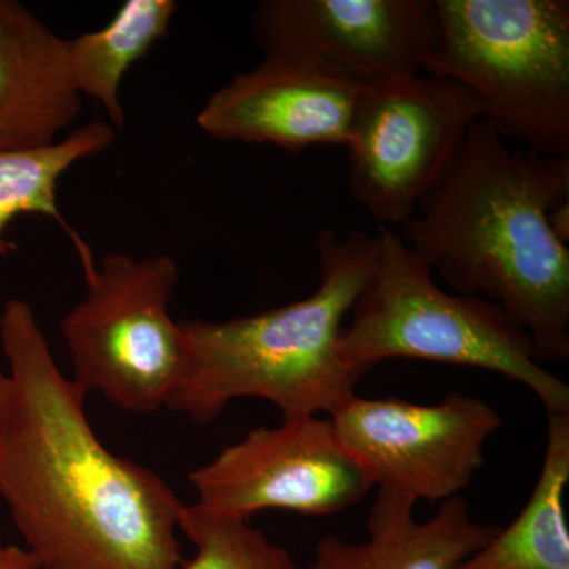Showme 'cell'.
<instances>
[{
    "mask_svg": "<svg viewBox=\"0 0 569 569\" xmlns=\"http://www.w3.org/2000/svg\"><path fill=\"white\" fill-rule=\"evenodd\" d=\"M9 399L0 498L40 569H179L183 507L156 471L110 451L28 301L0 313Z\"/></svg>",
    "mask_w": 569,
    "mask_h": 569,
    "instance_id": "obj_1",
    "label": "cell"
},
{
    "mask_svg": "<svg viewBox=\"0 0 569 569\" xmlns=\"http://www.w3.org/2000/svg\"><path fill=\"white\" fill-rule=\"evenodd\" d=\"M569 200V159L512 149L478 119L400 238L455 293L488 299L533 340L539 362L569 359V249L549 212Z\"/></svg>",
    "mask_w": 569,
    "mask_h": 569,
    "instance_id": "obj_2",
    "label": "cell"
},
{
    "mask_svg": "<svg viewBox=\"0 0 569 569\" xmlns=\"http://www.w3.org/2000/svg\"><path fill=\"white\" fill-rule=\"evenodd\" d=\"M318 284L291 305L233 320L181 321L187 366L167 408L211 425L228 403L257 397L283 419L332 415L361 380L340 355L343 321L372 272L377 236H317Z\"/></svg>",
    "mask_w": 569,
    "mask_h": 569,
    "instance_id": "obj_3",
    "label": "cell"
},
{
    "mask_svg": "<svg viewBox=\"0 0 569 569\" xmlns=\"http://www.w3.org/2000/svg\"><path fill=\"white\" fill-rule=\"evenodd\" d=\"M340 355L361 378L389 359L488 370L529 388L546 415L569 413V385L539 362L531 337L488 299L443 290L389 228L377 234L376 263L343 326Z\"/></svg>",
    "mask_w": 569,
    "mask_h": 569,
    "instance_id": "obj_4",
    "label": "cell"
},
{
    "mask_svg": "<svg viewBox=\"0 0 569 569\" xmlns=\"http://www.w3.org/2000/svg\"><path fill=\"white\" fill-rule=\"evenodd\" d=\"M422 71L466 86L505 140L569 159L568 0H433Z\"/></svg>",
    "mask_w": 569,
    "mask_h": 569,
    "instance_id": "obj_5",
    "label": "cell"
},
{
    "mask_svg": "<svg viewBox=\"0 0 569 569\" xmlns=\"http://www.w3.org/2000/svg\"><path fill=\"white\" fill-rule=\"evenodd\" d=\"M179 266L170 254L111 253L97 264L88 291L61 321L71 381L134 415L168 407L181 385L187 346L170 302Z\"/></svg>",
    "mask_w": 569,
    "mask_h": 569,
    "instance_id": "obj_6",
    "label": "cell"
},
{
    "mask_svg": "<svg viewBox=\"0 0 569 569\" xmlns=\"http://www.w3.org/2000/svg\"><path fill=\"white\" fill-rule=\"evenodd\" d=\"M481 118L477 96L448 78L419 73L365 86L346 146L351 198L378 222L402 227Z\"/></svg>",
    "mask_w": 569,
    "mask_h": 569,
    "instance_id": "obj_7",
    "label": "cell"
},
{
    "mask_svg": "<svg viewBox=\"0 0 569 569\" xmlns=\"http://www.w3.org/2000/svg\"><path fill=\"white\" fill-rule=\"evenodd\" d=\"M373 488L430 503L460 497L485 467V447L503 426L478 397L448 392L436 406L353 396L328 417Z\"/></svg>",
    "mask_w": 569,
    "mask_h": 569,
    "instance_id": "obj_8",
    "label": "cell"
},
{
    "mask_svg": "<svg viewBox=\"0 0 569 569\" xmlns=\"http://www.w3.org/2000/svg\"><path fill=\"white\" fill-rule=\"evenodd\" d=\"M189 481L198 507L244 520L264 509L339 515L373 488L340 443L331 419L320 417L258 427L193 470Z\"/></svg>",
    "mask_w": 569,
    "mask_h": 569,
    "instance_id": "obj_9",
    "label": "cell"
},
{
    "mask_svg": "<svg viewBox=\"0 0 569 569\" xmlns=\"http://www.w3.org/2000/svg\"><path fill=\"white\" fill-rule=\"evenodd\" d=\"M433 0H263L252 33L264 56L317 63L361 86L422 73Z\"/></svg>",
    "mask_w": 569,
    "mask_h": 569,
    "instance_id": "obj_10",
    "label": "cell"
},
{
    "mask_svg": "<svg viewBox=\"0 0 569 569\" xmlns=\"http://www.w3.org/2000/svg\"><path fill=\"white\" fill-rule=\"evenodd\" d=\"M362 88L317 63L264 56L212 93L197 123L219 141L276 146L288 152L313 146L346 148Z\"/></svg>",
    "mask_w": 569,
    "mask_h": 569,
    "instance_id": "obj_11",
    "label": "cell"
},
{
    "mask_svg": "<svg viewBox=\"0 0 569 569\" xmlns=\"http://www.w3.org/2000/svg\"><path fill=\"white\" fill-rule=\"evenodd\" d=\"M63 40L17 0H0V149L54 144L82 110Z\"/></svg>",
    "mask_w": 569,
    "mask_h": 569,
    "instance_id": "obj_12",
    "label": "cell"
},
{
    "mask_svg": "<svg viewBox=\"0 0 569 569\" xmlns=\"http://www.w3.org/2000/svg\"><path fill=\"white\" fill-rule=\"evenodd\" d=\"M415 505L411 498L378 489L366 541L326 537L307 569H458L501 529L475 522L462 497L440 503L426 522L415 519Z\"/></svg>",
    "mask_w": 569,
    "mask_h": 569,
    "instance_id": "obj_13",
    "label": "cell"
},
{
    "mask_svg": "<svg viewBox=\"0 0 569 569\" xmlns=\"http://www.w3.org/2000/svg\"><path fill=\"white\" fill-rule=\"evenodd\" d=\"M568 482L569 413L548 415L545 460L529 501L458 569H569Z\"/></svg>",
    "mask_w": 569,
    "mask_h": 569,
    "instance_id": "obj_14",
    "label": "cell"
},
{
    "mask_svg": "<svg viewBox=\"0 0 569 569\" xmlns=\"http://www.w3.org/2000/svg\"><path fill=\"white\" fill-rule=\"evenodd\" d=\"M116 141L110 123L93 121L74 130L54 144L39 149H0V258L10 257L17 246L7 231L17 217L26 213L50 217L69 236L89 279L96 271L91 247L70 227L58 203L62 176L73 164L99 156Z\"/></svg>",
    "mask_w": 569,
    "mask_h": 569,
    "instance_id": "obj_15",
    "label": "cell"
},
{
    "mask_svg": "<svg viewBox=\"0 0 569 569\" xmlns=\"http://www.w3.org/2000/svg\"><path fill=\"white\" fill-rule=\"evenodd\" d=\"M174 0H127L99 31L69 40L71 74L81 97L97 100L114 127H123L121 84L127 71L170 31Z\"/></svg>",
    "mask_w": 569,
    "mask_h": 569,
    "instance_id": "obj_16",
    "label": "cell"
},
{
    "mask_svg": "<svg viewBox=\"0 0 569 569\" xmlns=\"http://www.w3.org/2000/svg\"><path fill=\"white\" fill-rule=\"evenodd\" d=\"M179 530L194 548L179 569H298L290 552L250 520L223 518L192 503L183 507Z\"/></svg>",
    "mask_w": 569,
    "mask_h": 569,
    "instance_id": "obj_17",
    "label": "cell"
},
{
    "mask_svg": "<svg viewBox=\"0 0 569 569\" xmlns=\"http://www.w3.org/2000/svg\"><path fill=\"white\" fill-rule=\"evenodd\" d=\"M0 569H40L39 561L28 549L6 545L0 539Z\"/></svg>",
    "mask_w": 569,
    "mask_h": 569,
    "instance_id": "obj_18",
    "label": "cell"
},
{
    "mask_svg": "<svg viewBox=\"0 0 569 569\" xmlns=\"http://www.w3.org/2000/svg\"><path fill=\"white\" fill-rule=\"evenodd\" d=\"M549 224L552 233L563 244L568 246L569 239V200L563 203L557 204L552 211L549 212Z\"/></svg>",
    "mask_w": 569,
    "mask_h": 569,
    "instance_id": "obj_19",
    "label": "cell"
},
{
    "mask_svg": "<svg viewBox=\"0 0 569 569\" xmlns=\"http://www.w3.org/2000/svg\"><path fill=\"white\" fill-rule=\"evenodd\" d=\"M9 376L0 370V433H2L3 417H6L7 399H9Z\"/></svg>",
    "mask_w": 569,
    "mask_h": 569,
    "instance_id": "obj_20",
    "label": "cell"
}]
</instances>
